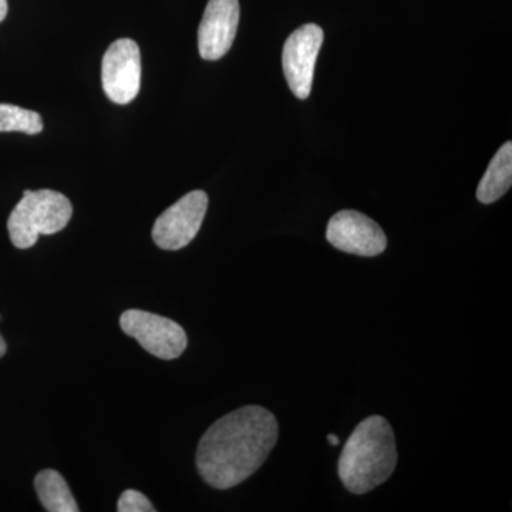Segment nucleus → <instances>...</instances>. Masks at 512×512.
Here are the masks:
<instances>
[{"label":"nucleus","instance_id":"f257e3e1","mask_svg":"<svg viewBox=\"0 0 512 512\" xmlns=\"http://www.w3.org/2000/svg\"><path fill=\"white\" fill-rule=\"evenodd\" d=\"M278 433L274 414L261 406L241 407L215 421L198 444L202 480L218 490L244 483L265 463Z\"/></svg>","mask_w":512,"mask_h":512},{"label":"nucleus","instance_id":"39448f33","mask_svg":"<svg viewBox=\"0 0 512 512\" xmlns=\"http://www.w3.org/2000/svg\"><path fill=\"white\" fill-rule=\"evenodd\" d=\"M207 210V192L197 190L184 195L158 217L153 227L154 242L165 251L187 247L200 232Z\"/></svg>","mask_w":512,"mask_h":512},{"label":"nucleus","instance_id":"2eb2a0df","mask_svg":"<svg viewBox=\"0 0 512 512\" xmlns=\"http://www.w3.org/2000/svg\"><path fill=\"white\" fill-rule=\"evenodd\" d=\"M328 441L330 444H332V446H338L340 443L339 437L335 436V434H329Z\"/></svg>","mask_w":512,"mask_h":512},{"label":"nucleus","instance_id":"20e7f679","mask_svg":"<svg viewBox=\"0 0 512 512\" xmlns=\"http://www.w3.org/2000/svg\"><path fill=\"white\" fill-rule=\"evenodd\" d=\"M120 326L126 335L160 359H177L187 349L188 338L183 326L156 313L130 309L121 315Z\"/></svg>","mask_w":512,"mask_h":512},{"label":"nucleus","instance_id":"9b49d317","mask_svg":"<svg viewBox=\"0 0 512 512\" xmlns=\"http://www.w3.org/2000/svg\"><path fill=\"white\" fill-rule=\"evenodd\" d=\"M35 488L40 503L49 512H77L79 505L74 500L69 485L62 474L55 470H43L35 478Z\"/></svg>","mask_w":512,"mask_h":512},{"label":"nucleus","instance_id":"1a4fd4ad","mask_svg":"<svg viewBox=\"0 0 512 512\" xmlns=\"http://www.w3.org/2000/svg\"><path fill=\"white\" fill-rule=\"evenodd\" d=\"M238 0H210L198 29V50L204 60H220L231 49L239 25Z\"/></svg>","mask_w":512,"mask_h":512},{"label":"nucleus","instance_id":"6e6552de","mask_svg":"<svg viewBox=\"0 0 512 512\" xmlns=\"http://www.w3.org/2000/svg\"><path fill=\"white\" fill-rule=\"evenodd\" d=\"M326 238L339 251L359 256H377L387 247L383 229L359 211L345 210L330 218Z\"/></svg>","mask_w":512,"mask_h":512},{"label":"nucleus","instance_id":"dca6fc26","mask_svg":"<svg viewBox=\"0 0 512 512\" xmlns=\"http://www.w3.org/2000/svg\"><path fill=\"white\" fill-rule=\"evenodd\" d=\"M6 353V343L5 340H3L2 335H0V357L5 355Z\"/></svg>","mask_w":512,"mask_h":512},{"label":"nucleus","instance_id":"423d86ee","mask_svg":"<svg viewBox=\"0 0 512 512\" xmlns=\"http://www.w3.org/2000/svg\"><path fill=\"white\" fill-rule=\"evenodd\" d=\"M101 82L113 103H131L141 87L140 47L131 39H119L107 49L101 64Z\"/></svg>","mask_w":512,"mask_h":512},{"label":"nucleus","instance_id":"0eeeda50","mask_svg":"<svg viewBox=\"0 0 512 512\" xmlns=\"http://www.w3.org/2000/svg\"><path fill=\"white\" fill-rule=\"evenodd\" d=\"M323 43V30L315 23L296 29L285 42L282 66L289 89L298 99L311 94L316 59Z\"/></svg>","mask_w":512,"mask_h":512},{"label":"nucleus","instance_id":"7ed1b4c3","mask_svg":"<svg viewBox=\"0 0 512 512\" xmlns=\"http://www.w3.org/2000/svg\"><path fill=\"white\" fill-rule=\"evenodd\" d=\"M72 202L53 190L25 191L8 220L10 241L19 249L32 248L40 235L63 231L72 220Z\"/></svg>","mask_w":512,"mask_h":512},{"label":"nucleus","instance_id":"f03ea898","mask_svg":"<svg viewBox=\"0 0 512 512\" xmlns=\"http://www.w3.org/2000/svg\"><path fill=\"white\" fill-rule=\"evenodd\" d=\"M397 466L396 441L389 421L370 416L350 434L339 458V477L352 494H366L389 480Z\"/></svg>","mask_w":512,"mask_h":512},{"label":"nucleus","instance_id":"4468645a","mask_svg":"<svg viewBox=\"0 0 512 512\" xmlns=\"http://www.w3.org/2000/svg\"><path fill=\"white\" fill-rule=\"evenodd\" d=\"M8 15V0H0V22L6 19Z\"/></svg>","mask_w":512,"mask_h":512},{"label":"nucleus","instance_id":"f8f14e48","mask_svg":"<svg viewBox=\"0 0 512 512\" xmlns=\"http://www.w3.org/2000/svg\"><path fill=\"white\" fill-rule=\"evenodd\" d=\"M10 131H19L30 136L42 133V117L36 111L22 109L13 104H0V133Z\"/></svg>","mask_w":512,"mask_h":512},{"label":"nucleus","instance_id":"9d476101","mask_svg":"<svg viewBox=\"0 0 512 512\" xmlns=\"http://www.w3.org/2000/svg\"><path fill=\"white\" fill-rule=\"evenodd\" d=\"M512 185V143L508 141L497 151L477 188V200L481 204H493L500 200Z\"/></svg>","mask_w":512,"mask_h":512},{"label":"nucleus","instance_id":"ddd939ff","mask_svg":"<svg viewBox=\"0 0 512 512\" xmlns=\"http://www.w3.org/2000/svg\"><path fill=\"white\" fill-rule=\"evenodd\" d=\"M119 512H156V508L148 501L146 495L140 491L127 490L121 494L119 503H117Z\"/></svg>","mask_w":512,"mask_h":512}]
</instances>
